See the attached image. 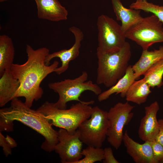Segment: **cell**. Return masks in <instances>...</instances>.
<instances>
[{"mask_svg": "<svg viewBox=\"0 0 163 163\" xmlns=\"http://www.w3.org/2000/svg\"><path fill=\"white\" fill-rule=\"evenodd\" d=\"M26 50V62L22 64L13 63L10 69L13 76L20 82L14 98L24 97V104L31 108L34 101L40 99L43 95V90L40 86L41 82L48 75L54 72L59 62L55 60L51 65L46 64L45 59L50 52L46 47L34 50L27 44Z\"/></svg>", "mask_w": 163, "mask_h": 163, "instance_id": "6da1fadb", "label": "cell"}, {"mask_svg": "<svg viewBox=\"0 0 163 163\" xmlns=\"http://www.w3.org/2000/svg\"><path fill=\"white\" fill-rule=\"evenodd\" d=\"M14 121L22 123L43 136L42 149L49 152L54 151L58 142V132L40 112L31 109L18 98L11 101L9 107L0 109V131H13Z\"/></svg>", "mask_w": 163, "mask_h": 163, "instance_id": "7a4b0ae2", "label": "cell"}, {"mask_svg": "<svg viewBox=\"0 0 163 163\" xmlns=\"http://www.w3.org/2000/svg\"><path fill=\"white\" fill-rule=\"evenodd\" d=\"M96 83L107 88L114 85L125 74L131 56V47L126 42L121 48L105 52L97 48Z\"/></svg>", "mask_w": 163, "mask_h": 163, "instance_id": "3957f363", "label": "cell"}, {"mask_svg": "<svg viewBox=\"0 0 163 163\" xmlns=\"http://www.w3.org/2000/svg\"><path fill=\"white\" fill-rule=\"evenodd\" d=\"M94 102L93 100L85 103L78 102L69 109H62L56 107L54 103L46 101L37 110L52 125L73 134L80 125L91 117L93 107L90 105Z\"/></svg>", "mask_w": 163, "mask_h": 163, "instance_id": "277c9868", "label": "cell"}, {"mask_svg": "<svg viewBox=\"0 0 163 163\" xmlns=\"http://www.w3.org/2000/svg\"><path fill=\"white\" fill-rule=\"evenodd\" d=\"M88 75L85 71H83L79 76L74 79H67L63 80L50 83L48 84L50 89L59 95L57 101L54 104L58 108L66 109L67 103L72 101L85 103L79 99L82 94L86 91L93 92L98 95L102 92L101 88L97 83L91 80L87 81Z\"/></svg>", "mask_w": 163, "mask_h": 163, "instance_id": "5b68a950", "label": "cell"}, {"mask_svg": "<svg viewBox=\"0 0 163 163\" xmlns=\"http://www.w3.org/2000/svg\"><path fill=\"white\" fill-rule=\"evenodd\" d=\"M107 113L97 106L93 107L90 118L83 121L77 129L83 143L88 146L101 148L109 127Z\"/></svg>", "mask_w": 163, "mask_h": 163, "instance_id": "8992f818", "label": "cell"}, {"mask_svg": "<svg viewBox=\"0 0 163 163\" xmlns=\"http://www.w3.org/2000/svg\"><path fill=\"white\" fill-rule=\"evenodd\" d=\"M163 23L153 14L143 18L125 33L126 38L148 50L153 44L163 42Z\"/></svg>", "mask_w": 163, "mask_h": 163, "instance_id": "52a82bcc", "label": "cell"}, {"mask_svg": "<svg viewBox=\"0 0 163 163\" xmlns=\"http://www.w3.org/2000/svg\"><path fill=\"white\" fill-rule=\"evenodd\" d=\"M98 30L97 49L105 52L118 50L126 42L125 33L121 25L113 18L104 14L98 17L97 22Z\"/></svg>", "mask_w": 163, "mask_h": 163, "instance_id": "ba28073f", "label": "cell"}, {"mask_svg": "<svg viewBox=\"0 0 163 163\" xmlns=\"http://www.w3.org/2000/svg\"><path fill=\"white\" fill-rule=\"evenodd\" d=\"M134 107L128 102H119L107 111L109 127L107 140L116 150L120 147L123 142L124 126L128 125L133 116L134 114L131 111Z\"/></svg>", "mask_w": 163, "mask_h": 163, "instance_id": "9c48e42d", "label": "cell"}, {"mask_svg": "<svg viewBox=\"0 0 163 163\" xmlns=\"http://www.w3.org/2000/svg\"><path fill=\"white\" fill-rule=\"evenodd\" d=\"M58 142L54 151L62 163H76L82 158V142L77 129L73 134L60 128L58 131Z\"/></svg>", "mask_w": 163, "mask_h": 163, "instance_id": "30bf717a", "label": "cell"}, {"mask_svg": "<svg viewBox=\"0 0 163 163\" xmlns=\"http://www.w3.org/2000/svg\"><path fill=\"white\" fill-rule=\"evenodd\" d=\"M69 30L75 37V42L73 46L68 49H62L52 53H49L45 59L46 64L49 65H50V62L53 58L57 57L60 59L61 66L57 68L54 71L59 75L65 72L68 68L69 62L78 56L81 43L84 38L82 31L77 27L72 26L69 28Z\"/></svg>", "mask_w": 163, "mask_h": 163, "instance_id": "8fae6325", "label": "cell"}, {"mask_svg": "<svg viewBox=\"0 0 163 163\" xmlns=\"http://www.w3.org/2000/svg\"><path fill=\"white\" fill-rule=\"evenodd\" d=\"M144 109L145 115L141 120L138 134L139 138L142 141H152L155 139L159 133L157 116L159 106L156 101L145 106Z\"/></svg>", "mask_w": 163, "mask_h": 163, "instance_id": "7c38bea8", "label": "cell"}, {"mask_svg": "<svg viewBox=\"0 0 163 163\" xmlns=\"http://www.w3.org/2000/svg\"><path fill=\"white\" fill-rule=\"evenodd\" d=\"M123 141L127 153L135 163H158L154 156L152 141L140 144L129 136L127 130L124 134Z\"/></svg>", "mask_w": 163, "mask_h": 163, "instance_id": "4fadbf2b", "label": "cell"}, {"mask_svg": "<svg viewBox=\"0 0 163 163\" xmlns=\"http://www.w3.org/2000/svg\"><path fill=\"white\" fill-rule=\"evenodd\" d=\"M34 0L37 5L39 18L53 22L67 19L68 11L58 0Z\"/></svg>", "mask_w": 163, "mask_h": 163, "instance_id": "5bb4252c", "label": "cell"}, {"mask_svg": "<svg viewBox=\"0 0 163 163\" xmlns=\"http://www.w3.org/2000/svg\"><path fill=\"white\" fill-rule=\"evenodd\" d=\"M111 2L117 19L121 21V25L125 33L143 18L140 10L125 7L120 0H111Z\"/></svg>", "mask_w": 163, "mask_h": 163, "instance_id": "9a60e30c", "label": "cell"}, {"mask_svg": "<svg viewBox=\"0 0 163 163\" xmlns=\"http://www.w3.org/2000/svg\"><path fill=\"white\" fill-rule=\"evenodd\" d=\"M20 82L12 74L10 68L6 69L0 78V106L2 107L14 98Z\"/></svg>", "mask_w": 163, "mask_h": 163, "instance_id": "2e32d148", "label": "cell"}, {"mask_svg": "<svg viewBox=\"0 0 163 163\" xmlns=\"http://www.w3.org/2000/svg\"><path fill=\"white\" fill-rule=\"evenodd\" d=\"M162 58L163 46L153 50H142L139 59L132 66L136 80L139 79L152 66Z\"/></svg>", "mask_w": 163, "mask_h": 163, "instance_id": "e0dca14e", "label": "cell"}, {"mask_svg": "<svg viewBox=\"0 0 163 163\" xmlns=\"http://www.w3.org/2000/svg\"><path fill=\"white\" fill-rule=\"evenodd\" d=\"M135 80L132 66L129 65L125 74L114 85L98 95V101L101 102L106 100L114 94L116 95L120 94L121 97H125L127 91Z\"/></svg>", "mask_w": 163, "mask_h": 163, "instance_id": "ac0fdd59", "label": "cell"}, {"mask_svg": "<svg viewBox=\"0 0 163 163\" xmlns=\"http://www.w3.org/2000/svg\"><path fill=\"white\" fill-rule=\"evenodd\" d=\"M150 88L144 78L135 80L127 91L125 96L126 101L138 105L144 103L152 92Z\"/></svg>", "mask_w": 163, "mask_h": 163, "instance_id": "d6986e66", "label": "cell"}, {"mask_svg": "<svg viewBox=\"0 0 163 163\" xmlns=\"http://www.w3.org/2000/svg\"><path fill=\"white\" fill-rule=\"evenodd\" d=\"M14 48L11 38L6 35L0 36V75L10 68L13 63Z\"/></svg>", "mask_w": 163, "mask_h": 163, "instance_id": "ffe728a7", "label": "cell"}, {"mask_svg": "<svg viewBox=\"0 0 163 163\" xmlns=\"http://www.w3.org/2000/svg\"><path fill=\"white\" fill-rule=\"evenodd\" d=\"M143 75L151 88L161 87L163 85V58L152 66Z\"/></svg>", "mask_w": 163, "mask_h": 163, "instance_id": "44dd1931", "label": "cell"}, {"mask_svg": "<svg viewBox=\"0 0 163 163\" xmlns=\"http://www.w3.org/2000/svg\"><path fill=\"white\" fill-rule=\"evenodd\" d=\"M129 7L132 9L152 13L163 24V6L155 5L147 1L136 0L130 5Z\"/></svg>", "mask_w": 163, "mask_h": 163, "instance_id": "7402d4cb", "label": "cell"}, {"mask_svg": "<svg viewBox=\"0 0 163 163\" xmlns=\"http://www.w3.org/2000/svg\"><path fill=\"white\" fill-rule=\"evenodd\" d=\"M82 154L84 156V158L76 163H94L98 161H101L104 158V149L101 148L88 146L82 150Z\"/></svg>", "mask_w": 163, "mask_h": 163, "instance_id": "603a6c76", "label": "cell"}, {"mask_svg": "<svg viewBox=\"0 0 163 163\" xmlns=\"http://www.w3.org/2000/svg\"><path fill=\"white\" fill-rule=\"evenodd\" d=\"M0 145L3 148L4 154L6 157L11 155V149L16 147L17 144L16 142L8 135L5 137L0 133Z\"/></svg>", "mask_w": 163, "mask_h": 163, "instance_id": "cb8c5ba5", "label": "cell"}, {"mask_svg": "<svg viewBox=\"0 0 163 163\" xmlns=\"http://www.w3.org/2000/svg\"><path fill=\"white\" fill-rule=\"evenodd\" d=\"M154 156L158 163H163V145L155 139L152 141Z\"/></svg>", "mask_w": 163, "mask_h": 163, "instance_id": "d4e9b609", "label": "cell"}, {"mask_svg": "<svg viewBox=\"0 0 163 163\" xmlns=\"http://www.w3.org/2000/svg\"><path fill=\"white\" fill-rule=\"evenodd\" d=\"M104 149V163H119L114 157L112 149L110 147L105 148Z\"/></svg>", "mask_w": 163, "mask_h": 163, "instance_id": "484cf974", "label": "cell"}, {"mask_svg": "<svg viewBox=\"0 0 163 163\" xmlns=\"http://www.w3.org/2000/svg\"><path fill=\"white\" fill-rule=\"evenodd\" d=\"M158 121L159 131L155 140L163 145V119H160Z\"/></svg>", "mask_w": 163, "mask_h": 163, "instance_id": "4316f807", "label": "cell"}, {"mask_svg": "<svg viewBox=\"0 0 163 163\" xmlns=\"http://www.w3.org/2000/svg\"><path fill=\"white\" fill-rule=\"evenodd\" d=\"M8 0H0V2H2Z\"/></svg>", "mask_w": 163, "mask_h": 163, "instance_id": "83f0119b", "label": "cell"}, {"mask_svg": "<svg viewBox=\"0 0 163 163\" xmlns=\"http://www.w3.org/2000/svg\"><path fill=\"white\" fill-rule=\"evenodd\" d=\"M141 1H147V0H140Z\"/></svg>", "mask_w": 163, "mask_h": 163, "instance_id": "f1b7e54d", "label": "cell"}]
</instances>
